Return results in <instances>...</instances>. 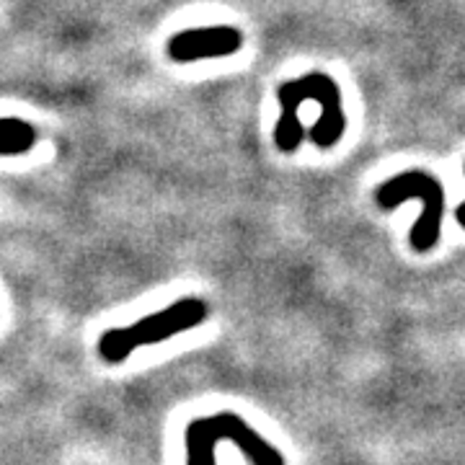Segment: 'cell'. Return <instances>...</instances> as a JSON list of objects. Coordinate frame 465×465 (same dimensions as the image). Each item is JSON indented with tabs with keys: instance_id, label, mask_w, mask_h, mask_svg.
<instances>
[{
	"instance_id": "cell-1",
	"label": "cell",
	"mask_w": 465,
	"mask_h": 465,
	"mask_svg": "<svg viewBox=\"0 0 465 465\" xmlns=\"http://www.w3.org/2000/svg\"><path fill=\"white\" fill-rule=\"evenodd\" d=\"M207 302L202 298H182L176 300L173 305H168L158 313L140 318L133 326H122V329H109L99 339V354L112 362L119 365L124 362L134 349L148 347V344H161L176 333L197 329L200 323L207 321Z\"/></svg>"
},
{
	"instance_id": "cell-2",
	"label": "cell",
	"mask_w": 465,
	"mask_h": 465,
	"mask_svg": "<svg viewBox=\"0 0 465 465\" xmlns=\"http://www.w3.org/2000/svg\"><path fill=\"white\" fill-rule=\"evenodd\" d=\"M223 440L238 445L251 465H284L282 452L251 430L246 419L231 411L202 416L186 427V465H215V448Z\"/></svg>"
},
{
	"instance_id": "cell-3",
	"label": "cell",
	"mask_w": 465,
	"mask_h": 465,
	"mask_svg": "<svg viewBox=\"0 0 465 465\" xmlns=\"http://www.w3.org/2000/svg\"><path fill=\"white\" fill-rule=\"evenodd\" d=\"M419 200L421 215L411 228V249L424 253L432 251L440 241V225L445 215V189L434 176L424 171H406L393 179H388L375 189V202L382 210H396L401 202Z\"/></svg>"
},
{
	"instance_id": "cell-4",
	"label": "cell",
	"mask_w": 465,
	"mask_h": 465,
	"mask_svg": "<svg viewBox=\"0 0 465 465\" xmlns=\"http://www.w3.org/2000/svg\"><path fill=\"white\" fill-rule=\"evenodd\" d=\"M243 47V32L235 26H194L173 34L166 52L173 63H200L215 57H231Z\"/></svg>"
},
{
	"instance_id": "cell-5",
	"label": "cell",
	"mask_w": 465,
	"mask_h": 465,
	"mask_svg": "<svg viewBox=\"0 0 465 465\" xmlns=\"http://www.w3.org/2000/svg\"><path fill=\"white\" fill-rule=\"evenodd\" d=\"M36 145V130L16 116H0V155H21Z\"/></svg>"
},
{
	"instance_id": "cell-6",
	"label": "cell",
	"mask_w": 465,
	"mask_h": 465,
	"mask_svg": "<svg viewBox=\"0 0 465 465\" xmlns=\"http://www.w3.org/2000/svg\"><path fill=\"white\" fill-rule=\"evenodd\" d=\"M455 220H458V225L465 228V202L463 204H458V210H455Z\"/></svg>"
}]
</instances>
